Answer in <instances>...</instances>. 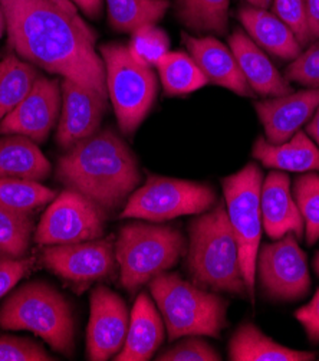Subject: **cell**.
I'll use <instances>...</instances> for the list:
<instances>
[{
    "label": "cell",
    "instance_id": "cell-1",
    "mask_svg": "<svg viewBox=\"0 0 319 361\" xmlns=\"http://www.w3.org/2000/svg\"><path fill=\"white\" fill-rule=\"evenodd\" d=\"M9 44L32 65L51 74L106 92L104 59L95 33L77 15L54 0H0Z\"/></svg>",
    "mask_w": 319,
    "mask_h": 361
},
{
    "label": "cell",
    "instance_id": "cell-2",
    "mask_svg": "<svg viewBox=\"0 0 319 361\" xmlns=\"http://www.w3.org/2000/svg\"><path fill=\"white\" fill-rule=\"evenodd\" d=\"M56 177L106 213L121 207L141 182L138 160L113 130L96 131L59 159Z\"/></svg>",
    "mask_w": 319,
    "mask_h": 361
},
{
    "label": "cell",
    "instance_id": "cell-3",
    "mask_svg": "<svg viewBox=\"0 0 319 361\" xmlns=\"http://www.w3.org/2000/svg\"><path fill=\"white\" fill-rule=\"evenodd\" d=\"M187 268L194 283L204 290L249 300L225 203H218L190 224Z\"/></svg>",
    "mask_w": 319,
    "mask_h": 361
},
{
    "label": "cell",
    "instance_id": "cell-4",
    "mask_svg": "<svg viewBox=\"0 0 319 361\" xmlns=\"http://www.w3.org/2000/svg\"><path fill=\"white\" fill-rule=\"evenodd\" d=\"M170 341L183 337H219L226 327L227 302L213 291L163 272L149 282Z\"/></svg>",
    "mask_w": 319,
    "mask_h": 361
},
{
    "label": "cell",
    "instance_id": "cell-5",
    "mask_svg": "<svg viewBox=\"0 0 319 361\" xmlns=\"http://www.w3.org/2000/svg\"><path fill=\"white\" fill-rule=\"evenodd\" d=\"M0 329L32 331L63 355L75 353L73 308L58 290L42 281L22 285L6 300L0 308Z\"/></svg>",
    "mask_w": 319,
    "mask_h": 361
},
{
    "label": "cell",
    "instance_id": "cell-6",
    "mask_svg": "<svg viewBox=\"0 0 319 361\" xmlns=\"http://www.w3.org/2000/svg\"><path fill=\"white\" fill-rule=\"evenodd\" d=\"M123 286L134 294L187 254L184 235L171 226L125 225L114 243Z\"/></svg>",
    "mask_w": 319,
    "mask_h": 361
},
{
    "label": "cell",
    "instance_id": "cell-7",
    "mask_svg": "<svg viewBox=\"0 0 319 361\" xmlns=\"http://www.w3.org/2000/svg\"><path fill=\"white\" fill-rule=\"evenodd\" d=\"M105 63L106 92L113 102L118 126L132 134L150 113L157 94L153 66L132 56L128 47L105 44L99 48Z\"/></svg>",
    "mask_w": 319,
    "mask_h": 361
},
{
    "label": "cell",
    "instance_id": "cell-8",
    "mask_svg": "<svg viewBox=\"0 0 319 361\" xmlns=\"http://www.w3.org/2000/svg\"><path fill=\"white\" fill-rule=\"evenodd\" d=\"M262 185L263 174L255 163L222 180L225 206L239 246L242 272L252 304H255L256 259L262 236Z\"/></svg>",
    "mask_w": 319,
    "mask_h": 361
},
{
    "label": "cell",
    "instance_id": "cell-9",
    "mask_svg": "<svg viewBox=\"0 0 319 361\" xmlns=\"http://www.w3.org/2000/svg\"><path fill=\"white\" fill-rule=\"evenodd\" d=\"M215 203L216 193L208 185L150 176L128 197L120 218L165 222L186 214H201Z\"/></svg>",
    "mask_w": 319,
    "mask_h": 361
},
{
    "label": "cell",
    "instance_id": "cell-10",
    "mask_svg": "<svg viewBox=\"0 0 319 361\" xmlns=\"http://www.w3.org/2000/svg\"><path fill=\"white\" fill-rule=\"evenodd\" d=\"M256 278L262 293L272 301L295 302L308 295L311 276L306 254L294 233L259 247Z\"/></svg>",
    "mask_w": 319,
    "mask_h": 361
},
{
    "label": "cell",
    "instance_id": "cell-11",
    "mask_svg": "<svg viewBox=\"0 0 319 361\" xmlns=\"http://www.w3.org/2000/svg\"><path fill=\"white\" fill-rule=\"evenodd\" d=\"M108 213L87 196L66 189L45 210L35 232L39 245H66L102 238Z\"/></svg>",
    "mask_w": 319,
    "mask_h": 361
},
{
    "label": "cell",
    "instance_id": "cell-12",
    "mask_svg": "<svg viewBox=\"0 0 319 361\" xmlns=\"http://www.w3.org/2000/svg\"><path fill=\"white\" fill-rule=\"evenodd\" d=\"M44 265L59 278L74 283H91L115 271L114 236L94 240L49 245L42 254Z\"/></svg>",
    "mask_w": 319,
    "mask_h": 361
},
{
    "label": "cell",
    "instance_id": "cell-13",
    "mask_svg": "<svg viewBox=\"0 0 319 361\" xmlns=\"http://www.w3.org/2000/svg\"><path fill=\"white\" fill-rule=\"evenodd\" d=\"M130 326V311L124 300L106 286H96L91 295V315L87 330V358L105 361L124 347Z\"/></svg>",
    "mask_w": 319,
    "mask_h": 361
},
{
    "label": "cell",
    "instance_id": "cell-14",
    "mask_svg": "<svg viewBox=\"0 0 319 361\" xmlns=\"http://www.w3.org/2000/svg\"><path fill=\"white\" fill-rule=\"evenodd\" d=\"M61 108L59 81L39 75L26 98L0 123V134H20L42 142L55 127Z\"/></svg>",
    "mask_w": 319,
    "mask_h": 361
},
{
    "label": "cell",
    "instance_id": "cell-15",
    "mask_svg": "<svg viewBox=\"0 0 319 361\" xmlns=\"http://www.w3.org/2000/svg\"><path fill=\"white\" fill-rule=\"evenodd\" d=\"M62 111L56 131L61 147L69 150L77 142L95 134L106 110V97L98 90L63 78Z\"/></svg>",
    "mask_w": 319,
    "mask_h": 361
},
{
    "label": "cell",
    "instance_id": "cell-16",
    "mask_svg": "<svg viewBox=\"0 0 319 361\" xmlns=\"http://www.w3.org/2000/svg\"><path fill=\"white\" fill-rule=\"evenodd\" d=\"M319 105V88H306L288 95L256 102L255 110L272 144L288 141L313 116Z\"/></svg>",
    "mask_w": 319,
    "mask_h": 361
},
{
    "label": "cell",
    "instance_id": "cell-17",
    "mask_svg": "<svg viewBox=\"0 0 319 361\" xmlns=\"http://www.w3.org/2000/svg\"><path fill=\"white\" fill-rule=\"evenodd\" d=\"M262 225L266 235L276 240L294 233L298 240L304 238L305 225L291 190L289 176L283 171H270L261 192Z\"/></svg>",
    "mask_w": 319,
    "mask_h": 361
},
{
    "label": "cell",
    "instance_id": "cell-18",
    "mask_svg": "<svg viewBox=\"0 0 319 361\" xmlns=\"http://www.w3.org/2000/svg\"><path fill=\"white\" fill-rule=\"evenodd\" d=\"M183 42L189 55L207 78V82L230 90L240 97L255 95L249 84L246 82L230 48L211 36L196 38V36L183 33Z\"/></svg>",
    "mask_w": 319,
    "mask_h": 361
},
{
    "label": "cell",
    "instance_id": "cell-19",
    "mask_svg": "<svg viewBox=\"0 0 319 361\" xmlns=\"http://www.w3.org/2000/svg\"><path fill=\"white\" fill-rule=\"evenodd\" d=\"M229 47L233 52L246 82L255 94L262 97H282L294 92L289 81L282 77L276 66L263 54L251 36L244 30L236 29L229 38Z\"/></svg>",
    "mask_w": 319,
    "mask_h": 361
},
{
    "label": "cell",
    "instance_id": "cell-20",
    "mask_svg": "<svg viewBox=\"0 0 319 361\" xmlns=\"http://www.w3.org/2000/svg\"><path fill=\"white\" fill-rule=\"evenodd\" d=\"M164 321L153 301L141 293L130 312V326L123 350L115 355L117 361H147L164 341Z\"/></svg>",
    "mask_w": 319,
    "mask_h": 361
},
{
    "label": "cell",
    "instance_id": "cell-21",
    "mask_svg": "<svg viewBox=\"0 0 319 361\" xmlns=\"http://www.w3.org/2000/svg\"><path fill=\"white\" fill-rule=\"evenodd\" d=\"M237 19L251 39L270 55L283 61H294L302 52L292 29L268 9L242 8L237 12Z\"/></svg>",
    "mask_w": 319,
    "mask_h": 361
},
{
    "label": "cell",
    "instance_id": "cell-22",
    "mask_svg": "<svg viewBox=\"0 0 319 361\" xmlns=\"http://www.w3.org/2000/svg\"><path fill=\"white\" fill-rule=\"evenodd\" d=\"M255 160L279 171H319V147L306 133L298 131L288 141L272 144L259 137L252 149Z\"/></svg>",
    "mask_w": 319,
    "mask_h": 361
},
{
    "label": "cell",
    "instance_id": "cell-23",
    "mask_svg": "<svg viewBox=\"0 0 319 361\" xmlns=\"http://www.w3.org/2000/svg\"><path fill=\"white\" fill-rule=\"evenodd\" d=\"M315 353L292 350L263 334L255 324L244 322L229 343L232 361H312Z\"/></svg>",
    "mask_w": 319,
    "mask_h": 361
},
{
    "label": "cell",
    "instance_id": "cell-24",
    "mask_svg": "<svg viewBox=\"0 0 319 361\" xmlns=\"http://www.w3.org/2000/svg\"><path fill=\"white\" fill-rule=\"evenodd\" d=\"M51 170L49 160L29 137L8 134L0 138V177L39 182L49 176Z\"/></svg>",
    "mask_w": 319,
    "mask_h": 361
},
{
    "label": "cell",
    "instance_id": "cell-25",
    "mask_svg": "<svg viewBox=\"0 0 319 361\" xmlns=\"http://www.w3.org/2000/svg\"><path fill=\"white\" fill-rule=\"evenodd\" d=\"M39 75L32 63L13 55L0 62V123L26 98Z\"/></svg>",
    "mask_w": 319,
    "mask_h": 361
},
{
    "label": "cell",
    "instance_id": "cell-26",
    "mask_svg": "<svg viewBox=\"0 0 319 361\" xmlns=\"http://www.w3.org/2000/svg\"><path fill=\"white\" fill-rule=\"evenodd\" d=\"M156 68L167 95H187L207 84L199 65L184 52H167Z\"/></svg>",
    "mask_w": 319,
    "mask_h": 361
},
{
    "label": "cell",
    "instance_id": "cell-27",
    "mask_svg": "<svg viewBox=\"0 0 319 361\" xmlns=\"http://www.w3.org/2000/svg\"><path fill=\"white\" fill-rule=\"evenodd\" d=\"M230 0H174L177 18L199 33L225 35L227 30Z\"/></svg>",
    "mask_w": 319,
    "mask_h": 361
},
{
    "label": "cell",
    "instance_id": "cell-28",
    "mask_svg": "<svg viewBox=\"0 0 319 361\" xmlns=\"http://www.w3.org/2000/svg\"><path fill=\"white\" fill-rule=\"evenodd\" d=\"M114 29L134 33L139 27L156 25L170 8L168 0H105Z\"/></svg>",
    "mask_w": 319,
    "mask_h": 361
},
{
    "label": "cell",
    "instance_id": "cell-29",
    "mask_svg": "<svg viewBox=\"0 0 319 361\" xmlns=\"http://www.w3.org/2000/svg\"><path fill=\"white\" fill-rule=\"evenodd\" d=\"M56 192L35 180L0 177V204L32 214L35 210L51 203Z\"/></svg>",
    "mask_w": 319,
    "mask_h": 361
},
{
    "label": "cell",
    "instance_id": "cell-30",
    "mask_svg": "<svg viewBox=\"0 0 319 361\" xmlns=\"http://www.w3.org/2000/svg\"><path fill=\"white\" fill-rule=\"evenodd\" d=\"M33 232L29 213H22L0 204V255L25 258Z\"/></svg>",
    "mask_w": 319,
    "mask_h": 361
},
{
    "label": "cell",
    "instance_id": "cell-31",
    "mask_svg": "<svg viewBox=\"0 0 319 361\" xmlns=\"http://www.w3.org/2000/svg\"><path fill=\"white\" fill-rule=\"evenodd\" d=\"M292 196L304 219L305 240L312 246L319 239V174L308 171L296 177Z\"/></svg>",
    "mask_w": 319,
    "mask_h": 361
},
{
    "label": "cell",
    "instance_id": "cell-32",
    "mask_svg": "<svg viewBox=\"0 0 319 361\" xmlns=\"http://www.w3.org/2000/svg\"><path fill=\"white\" fill-rule=\"evenodd\" d=\"M168 48L170 39L167 33L156 25H149L135 30L128 45L132 56L149 66H156V63L168 52Z\"/></svg>",
    "mask_w": 319,
    "mask_h": 361
},
{
    "label": "cell",
    "instance_id": "cell-33",
    "mask_svg": "<svg viewBox=\"0 0 319 361\" xmlns=\"http://www.w3.org/2000/svg\"><path fill=\"white\" fill-rule=\"evenodd\" d=\"M285 78L306 88H319V39L291 61L285 71Z\"/></svg>",
    "mask_w": 319,
    "mask_h": 361
},
{
    "label": "cell",
    "instance_id": "cell-34",
    "mask_svg": "<svg viewBox=\"0 0 319 361\" xmlns=\"http://www.w3.org/2000/svg\"><path fill=\"white\" fill-rule=\"evenodd\" d=\"M38 343L27 338L0 336V361H54Z\"/></svg>",
    "mask_w": 319,
    "mask_h": 361
},
{
    "label": "cell",
    "instance_id": "cell-35",
    "mask_svg": "<svg viewBox=\"0 0 319 361\" xmlns=\"http://www.w3.org/2000/svg\"><path fill=\"white\" fill-rule=\"evenodd\" d=\"M273 13L295 33L301 47L311 44L306 19V0H273Z\"/></svg>",
    "mask_w": 319,
    "mask_h": 361
},
{
    "label": "cell",
    "instance_id": "cell-36",
    "mask_svg": "<svg viewBox=\"0 0 319 361\" xmlns=\"http://www.w3.org/2000/svg\"><path fill=\"white\" fill-rule=\"evenodd\" d=\"M160 361H220L222 355L200 338H187L177 343L158 355Z\"/></svg>",
    "mask_w": 319,
    "mask_h": 361
},
{
    "label": "cell",
    "instance_id": "cell-37",
    "mask_svg": "<svg viewBox=\"0 0 319 361\" xmlns=\"http://www.w3.org/2000/svg\"><path fill=\"white\" fill-rule=\"evenodd\" d=\"M33 258H9L0 255V298L8 294L13 286L30 271Z\"/></svg>",
    "mask_w": 319,
    "mask_h": 361
},
{
    "label": "cell",
    "instance_id": "cell-38",
    "mask_svg": "<svg viewBox=\"0 0 319 361\" xmlns=\"http://www.w3.org/2000/svg\"><path fill=\"white\" fill-rule=\"evenodd\" d=\"M295 318L301 322L309 341L319 343V290L313 298L295 312Z\"/></svg>",
    "mask_w": 319,
    "mask_h": 361
},
{
    "label": "cell",
    "instance_id": "cell-39",
    "mask_svg": "<svg viewBox=\"0 0 319 361\" xmlns=\"http://www.w3.org/2000/svg\"><path fill=\"white\" fill-rule=\"evenodd\" d=\"M306 19L311 44L319 39V0H306Z\"/></svg>",
    "mask_w": 319,
    "mask_h": 361
},
{
    "label": "cell",
    "instance_id": "cell-40",
    "mask_svg": "<svg viewBox=\"0 0 319 361\" xmlns=\"http://www.w3.org/2000/svg\"><path fill=\"white\" fill-rule=\"evenodd\" d=\"M75 4L84 13H87L91 18H98L102 8V0H70Z\"/></svg>",
    "mask_w": 319,
    "mask_h": 361
},
{
    "label": "cell",
    "instance_id": "cell-41",
    "mask_svg": "<svg viewBox=\"0 0 319 361\" xmlns=\"http://www.w3.org/2000/svg\"><path fill=\"white\" fill-rule=\"evenodd\" d=\"M311 118L312 120L308 123L305 133L312 138V141L319 147V105H318V108H316L313 116Z\"/></svg>",
    "mask_w": 319,
    "mask_h": 361
},
{
    "label": "cell",
    "instance_id": "cell-42",
    "mask_svg": "<svg viewBox=\"0 0 319 361\" xmlns=\"http://www.w3.org/2000/svg\"><path fill=\"white\" fill-rule=\"evenodd\" d=\"M246 2H249L251 6H255L259 9H268L272 6L273 0H246Z\"/></svg>",
    "mask_w": 319,
    "mask_h": 361
},
{
    "label": "cell",
    "instance_id": "cell-43",
    "mask_svg": "<svg viewBox=\"0 0 319 361\" xmlns=\"http://www.w3.org/2000/svg\"><path fill=\"white\" fill-rule=\"evenodd\" d=\"M54 2L59 4L61 6H63V8H66V9L75 11V6H74V4H73V2H70V0H54Z\"/></svg>",
    "mask_w": 319,
    "mask_h": 361
},
{
    "label": "cell",
    "instance_id": "cell-44",
    "mask_svg": "<svg viewBox=\"0 0 319 361\" xmlns=\"http://www.w3.org/2000/svg\"><path fill=\"white\" fill-rule=\"evenodd\" d=\"M5 27H6V19H5L2 8H0V38H2V35L5 32Z\"/></svg>",
    "mask_w": 319,
    "mask_h": 361
},
{
    "label": "cell",
    "instance_id": "cell-45",
    "mask_svg": "<svg viewBox=\"0 0 319 361\" xmlns=\"http://www.w3.org/2000/svg\"><path fill=\"white\" fill-rule=\"evenodd\" d=\"M313 269H315L316 275L319 276V252H318L316 257H315V259H313Z\"/></svg>",
    "mask_w": 319,
    "mask_h": 361
}]
</instances>
